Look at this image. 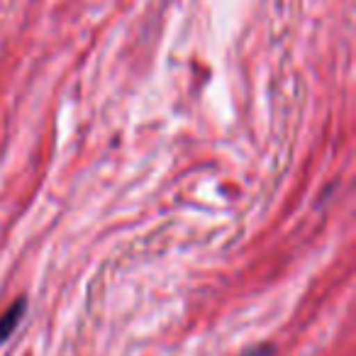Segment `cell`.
Instances as JSON below:
<instances>
[{"label": "cell", "mask_w": 356, "mask_h": 356, "mask_svg": "<svg viewBox=\"0 0 356 356\" xmlns=\"http://www.w3.org/2000/svg\"><path fill=\"white\" fill-rule=\"evenodd\" d=\"M25 307H27V302L20 298V300H17V302H13V305L8 307V312H6V315L0 317V341L10 339V334L17 330V325H20L22 315H25Z\"/></svg>", "instance_id": "obj_1"}, {"label": "cell", "mask_w": 356, "mask_h": 356, "mask_svg": "<svg viewBox=\"0 0 356 356\" xmlns=\"http://www.w3.org/2000/svg\"><path fill=\"white\" fill-rule=\"evenodd\" d=\"M244 356H273V346H254Z\"/></svg>", "instance_id": "obj_2"}]
</instances>
